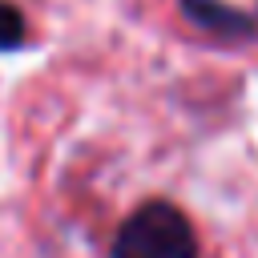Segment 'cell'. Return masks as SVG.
Instances as JSON below:
<instances>
[{
	"instance_id": "obj_1",
	"label": "cell",
	"mask_w": 258,
	"mask_h": 258,
	"mask_svg": "<svg viewBox=\"0 0 258 258\" xmlns=\"http://www.w3.org/2000/svg\"><path fill=\"white\" fill-rule=\"evenodd\" d=\"M113 258H202L189 218L173 202H141L113 238Z\"/></svg>"
},
{
	"instance_id": "obj_2",
	"label": "cell",
	"mask_w": 258,
	"mask_h": 258,
	"mask_svg": "<svg viewBox=\"0 0 258 258\" xmlns=\"http://www.w3.org/2000/svg\"><path fill=\"white\" fill-rule=\"evenodd\" d=\"M177 8L194 28H202L206 36H214L222 44H242V40L258 36V20L226 0H177Z\"/></svg>"
},
{
	"instance_id": "obj_3",
	"label": "cell",
	"mask_w": 258,
	"mask_h": 258,
	"mask_svg": "<svg viewBox=\"0 0 258 258\" xmlns=\"http://www.w3.org/2000/svg\"><path fill=\"white\" fill-rule=\"evenodd\" d=\"M28 36V24H24V12L8 0H0V52H12L20 48Z\"/></svg>"
}]
</instances>
